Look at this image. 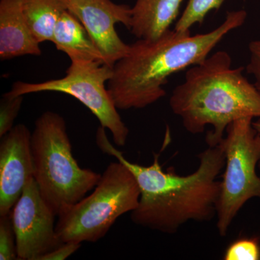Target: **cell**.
I'll return each mask as SVG.
<instances>
[{
  "label": "cell",
  "mask_w": 260,
  "mask_h": 260,
  "mask_svg": "<svg viewBox=\"0 0 260 260\" xmlns=\"http://www.w3.org/2000/svg\"><path fill=\"white\" fill-rule=\"evenodd\" d=\"M23 102V95L10 96L5 93L0 100V138L14 126Z\"/></svg>",
  "instance_id": "obj_17"
},
{
  "label": "cell",
  "mask_w": 260,
  "mask_h": 260,
  "mask_svg": "<svg viewBox=\"0 0 260 260\" xmlns=\"http://www.w3.org/2000/svg\"><path fill=\"white\" fill-rule=\"evenodd\" d=\"M21 4L24 18L38 42H51L66 4L62 0H21Z\"/></svg>",
  "instance_id": "obj_14"
},
{
  "label": "cell",
  "mask_w": 260,
  "mask_h": 260,
  "mask_svg": "<svg viewBox=\"0 0 260 260\" xmlns=\"http://www.w3.org/2000/svg\"><path fill=\"white\" fill-rule=\"evenodd\" d=\"M113 68L99 61H71L66 75L42 83L15 82L7 94L19 96L40 92H59L78 99L99 119L101 126L112 133L114 144L126 145L129 130L121 119L106 83Z\"/></svg>",
  "instance_id": "obj_7"
},
{
  "label": "cell",
  "mask_w": 260,
  "mask_h": 260,
  "mask_svg": "<svg viewBox=\"0 0 260 260\" xmlns=\"http://www.w3.org/2000/svg\"><path fill=\"white\" fill-rule=\"evenodd\" d=\"M249 50L250 57L246 66V71L254 76V85L260 92V40L251 42L249 45Z\"/></svg>",
  "instance_id": "obj_19"
},
{
  "label": "cell",
  "mask_w": 260,
  "mask_h": 260,
  "mask_svg": "<svg viewBox=\"0 0 260 260\" xmlns=\"http://www.w3.org/2000/svg\"><path fill=\"white\" fill-rule=\"evenodd\" d=\"M226 0H189L185 10L176 23L174 30L189 31L195 24L204 22L205 17L212 10H218Z\"/></svg>",
  "instance_id": "obj_15"
},
{
  "label": "cell",
  "mask_w": 260,
  "mask_h": 260,
  "mask_svg": "<svg viewBox=\"0 0 260 260\" xmlns=\"http://www.w3.org/2000/svg\"><path fill=\"white\" fill-rule=\"evenodd\" d=\"M31 133L19 124L3 135L0 142V216L8 215L34 178L30 148Z\"/></svg>",
  "instance_id": "obj_10"
},
{
  "label": "cell",
  "mask_w": 260,
  "mask_h": 260,
  "mask_svg": "<svg viewBox=\"0 0 260 260\" xmlns=\"http://www.w3.org/2000/svg\"><path fill=\"white\" fill-rule=\"evenodd\" d=\"M51 42L71 61H99L104 57L83 23L67 9L58 20Z\"/></svg>",
  "instance_id": "obj_13"
},
{
  "label": "cell",
  "mask_w": 260,
  "mask_h": 260,
  "mask_svg": "<svg viewBox=\"0 0 260 260\" xmlns=\"http://www.w3.org/2000/svg\"><path fill=\"white\" fill-rule=\"evenodd\" d=\"M244 70L233 68L226 51H217L189 68L184 83L173 90L169 105L188 133L200 134L213 126L205 138L208 146L223 140L233 121L260 118V92L243 74Z\"/></svg>",
  "instance_id": "obj_3"
},
{
  "label": "cell",
  "mask_w": 260,
  "mask_h": 260,
  "mask_svg": "<svg viewBox=\"0 0 260 260\" xmlns=\"http://www.w3.org/2000/svg\"><path fill=\"white\" fill-rule=\"evenodd\" d=\"M0 259H18L12 211L8 215L0 216Z\"/></svg>",
  "instance_id": "obj_16"
},
{
  "label": "cell",
  "mask_w": 260,
  "mask_h": 260,
  "mask_svg": "<svg viewBox=\"0 0 260 260\" xmlns=\"http://www.w3.org/2000/svg\"><path fill=\"white\" fill-rule=\"evenodd\" d=\"M66 5L67 9L83 23L106 64L113 68L126 55L129 45L121 40L115 25L120 23L129 29L132 8L112 0H72Z\"/></svg>",
  "instance_id": "obj_9"
},
{
  "label": "cell",
  "mask_w": 260,
  "mask_h": 260,
  "mask_svg": "<svg viewBox=\"0 0 260 260\" xmlns=\"http://www.w3.org/2000/svg\"><path fill=\"white\" fill-rule=\"evenodd\" d=\"M63 2L65 3V4H67V3H70V2H71L72 0H62Z\"/></svg>",
  "instance_id": "obj_22"
},
{
  "label": "cell",
  "mask_w": 260,
  "mask_h": 260,
  "mask_svg": "<svg viewBox=\"0 0 260 260\" xmlns=\"http://www.w3.org/2000/svg\"><path fill=\"white\" fill-rule=\"evenodd\" d=\"M56 216L32 178L12 210L18 259L39 260L63 244L56 236Z\"/></svg>",
  "instance_id": "obj_8"
},
{
  "label": "cell",
  "mask_w": 260,
  "mask_h": 260,
  "mask_svg": "<svg viewBox=\"0 0 260 260\" xmlns=\"http://www.w3.org/2000/svg\"><path fill=\"white\" fill-rule=\"evenodd\" d=\"M245 10L228 12L218 28L191 35L190 30H169L155 40L138 39L113 67L107 88L118 110L143 109L167 92L164 86L172 75L205 61L229 32L246 21Z\"/></svg>",
  "instance_id": "obj_2"
},
{
  "label": "cell",
  "mask_w": 260,
  "mask_h": 260,
  "mask_svg": "<svg viewBox=\"0 0 260 260\" xmlns=\"http://www.w3.org/2000/svg\"><path fill=\"white\" fill-rule=\"evenodd\" d=\"M30 148L34 179L48 206L57 216L64 207L74 205L95 187L102 174L82 169L73 157L64 118L43 113L31 133Z\"/></svg>",
  "instance_id": "obj_4"
},
{
  "label": "cell",
  "mask_w": 260,
  "mask_h": 260,
  "mask_svg": "<svg viewBox=\"0 0 260 260\" xmlns=\"http://www.w3.org/2000/svg\"><path fill=\"white\" fill-rule=\"evenodd\" d=\"M81 246V243L68 242L63 243L55 249L39 258V260H64L68 259Z\"/></svg>",
  "instance_id": "obj_20"
},
{
  "label": "cell",
  "mask_w": 260,
  "mask_h": 260,
  "mask_svg": "<svg viewBox=\"0 0 260 260\" xmlns=\"http://www.w3.org/2000/svg\"><path fill=\"white\" fill-rule=\"evenodd\" d=\"M183 0H136L129 30L138 39L155 40L177 20Z\"/></svg>",
  "instance_id": "obj_12"
},
{
  "label": "cell",
  "mask_w": 260,
  "mask_h": 260,
  "mask_svg": "<svg viewBox=\"0 0 260 260\" xmlns=\"http://www.w3.org/2000/svg\"><path fill=\"white\" fill-rule=\"evenodd\" d=\"M24 18L21 0H0V59L39 56L42 50Z\"/></svg>",
  "instance_id": "obj_11"
},
{
  "label": "cell",
  "mask_w": 260,
  "mask_h": 260,
  "mask_svg": "<svg viewBox=\"0 0 260 260\" xmlns=\"http://www.w3.org/2000/svg\"><path fill=\"white\" fill-rule=\"evenodd\" d=\"M252 123L251 117L233 121L220 143L225 157L216 207V226L221 237L226 235L233 220L249 200L260 199V178L256 174L260 160V133Z\"/></svg>",
  "instance_id": "obj_6"
},
{
  "label": "cell",
  "mask_w": 260,
  "mask_h": 260,
  "mask_svg": "<svg viewBox=\"0 0 260 260\" xmlns=\"http://www.w3.org/2000/svg\"><path fill=\"white\" fill-rule=\"evenodd\" d=\"M225 260H259L260 245L258 239H240L227 248Z\"/></svg>",
  "instance_id": "obj_18"
},
{
  "label": "cell",
  "mask_w": 260,
  "mask_h": 260,
  "mask_svg": "<svg viewBox=\"0 0 260 260\" xmlns=\"http://www.w3.org/2000/svg\"><path fill=\"white\" fill-rule=\"evenodd\" d=\"M95 143L103 153L124 164L138 181L139 204L131 212L136 225L173 234L189 221H209L216 215L220 191L218 177L225 162L221 143L200 153L199 167L186 176L176 174L172 168L162 170L159 153L149 167L130 162L109 141L102 126L95 133Z\"/></svg>",
  "instance_id": "obj_1"
},
{
  "label": "cell",
  "mask_w": 260,
  "mask_h": 260,
  "mask_svg": "<svg viewBox=\"0 0 260 260\" xmlns=\"http://www.w3.org/2000/svg\"><path fill=\"white\" fill-rule=\"evenodd\" d=\"M140 198L134 174L122 162H111L92 194L58 214L56 236L63 243L96 242L107 235L116 219L138 207Z\"/></svg>",
  "instance_id": "obj_5"
},
{
  "label": "cell",
  "mask_w": 260,
  "mask_h": 260,
  "mask_svg": "<svg viewBox=\"0 0 260 260\" xmlns=\"http://www.w3.org/2000/svg\"><path fill=\"white\" fill-rule=\"evenodd\" d=\"M252 124L253 126L254 127V129H255L256 131L260 133V118L256 119V121H253ZM258 169H259V170L260 171V160L259 164H258Z\"/></svg>",
  "instance_id": "obj_21"
}]
</instances>
